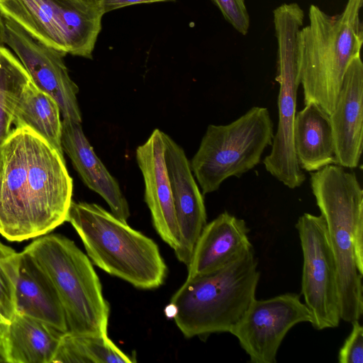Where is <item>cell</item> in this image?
Masks as SVG:
<instances>
[{"instance_id":"1","label":"cell","mask_w":363,"mask_h":363,"mask_svg":"<svg viewBox=\"0 0 363 363\" xmlns=\"http://www.w3.org/2000/svg\"><path fill=\"white\" fill-rule=\"evenodd\" d=\"M73 181L63 155L27 128H15L0 150V234L36 238L67 220Z\"/></svg>"},{"instance_id":"2","label":"cell","mask_w":363,"mask_h":363,"mask_svg":"<svg viewBox=\"0 0 363 363\" xmlns=\"http://www.w3.org/2000/svg\"><path fill=\"white\" fill-rule=\"evenodd\" d=\"M311 186L335 259L340 318L359 320L363 313V190L354 172L337 164L311 173Z\"/></svg>"},{"instance_id":"3","label":"cell","mask_w":363,"mask_h":363,"mask_svg":"<svg viewBox=\"0 0 363 363\" xmlns=\"http://www.w3.org/2000/svg\"><path fill=\"white\" fill-rule=\"evenodd\" d=\"M363 0H347L342 11L329 15L318 6L308 10V24L297 38L300 84L304 104L314 102L330 115L351 61L360 55Z\"/></svg>"},{"instance_id":"4","label":"cell","mask_w":363,"mask_h":363,"mask_svg":"<svg viewBox=\"0 0 363 363\" xmlns=\"http://www.w3.org/2000/svg\"><path fill=\"white\" fill-rule=\"evenodd\" d=\"M253 247L223 267L187 278L166 308L187 338L229 333L255 298L260 273Z\"/></svg>"},{"instance_id":"5","label":"cell","mask_w":363,"mask_h":363,"mask_svg":"<svg viewBox=\"0 0 363 363\" xmlns=\"http://www.w3.org/2000/svg\"><path fill=\"white\" fill-rule=\"evenodd\" d=\"M91 262L141 289L161 286L167 267L157 243L96 203L72 201L67 220Z\"/></svg>"},{"instance_id":"6","label":"cell","mask_w":363,"mask_h":363,"mask_svg":"<svg viewBox=\"0 0 363 363\" xmlns=\"http://www.w3.org/2000/svg\"><path fill=\"white\" fill-rule=\"evenodd\" d=\"M53 284L62 303L67 333L107 335L110 308L92 262L67 237L48 234L25 247Z\"/></svg>"},{"instance_id":"7","label":"cell","mask_w":363,"mask_h":363,"mask_svg":"<svg viewBox=\"0 0 363 363\" xmlns=\"http://www.w3.org/2000/svg\"><path fill=\"white\" fill-rule=\"evenodd\" d=\"M274 134L269 111L260 106L228 125H209L190 162L203 195L257 166L265 148L272 145Z\"/></svg>"},{"instance_id":"8","label":"cell","mask_w":363,"mask_h":363,"mask_svg":"<svg viewBox=\"0 0 363 363\" xmlns=\"http://www.w3.org/2000/svg\"><path fill=\"white\" fill-rule=\"evenodd\" d=\"M304 16L303 10L297 3H284L273 11L277 41L275 79L279 84V121L271 152L264 157L263 164L271 175L291 189L301 186L306 179L294 146V123L300 85L297 38Z\"/></svg>"},{"instance_id":"9","label":"cell","mask_w":363,"mask_h":363,"mask_svg":"<svg viewBox=\"0 0 363 363\" xmlns=\"http://www.w3.org/2000/svg\"><path fill=\"white\" fill-rule=\"evenodd\" d=\"M0 12L43 43L88 59L104 14L99 0H0Z\"/></svg>"},{"instance_id":"10","label":"cell","mask_w":363,"mask_h":363,"mask_svg":"<svg viewBox=\"0 0 363 363\" xmlns=\"http://www.w3.org/2000/svg\"><path fill=\"white\" fill-rule=\"evenodd\" d=\"M303 252L301 294L318 330L337 328L340 311L335 259L321 215L305 213L296 224Z\"/></svg>"},{"instance_id":"11","label":"cell","mask_w":363,"mask_h":363,"mask_svg":"<svg viewBox=\"0 0 363 363\" xmlns=\"http://www.w3.org/2000/svg\"><path fill=\"white\" fill-rule=\"evenodd\" d=\"M311 322V315L300 296L287 293L256 298L229 333L238 340L252 363H275L287 333L298 323Z\"/></svg>"},{"instance_id":"12","label":"cell","mask_w":363,"mask_h":363,"mask_svg":"<svg viewBox=\"0 0 363 363\" xmlns=\"http://www.w3.org/2000/svg\"><path fill=\"white\" fill-rule=\"evenodd\" d=\"M4 43L16 53L40 90L57 103L64 120L82 123L77 85L70 78L65 54L32 37L18 24L4 16Z\"/></svg>"},{"instance_id":"13","label":"cell","mask_w":363,"mask_h":363,"mask_svg":"<svg viewBox=\"0 0 363 363\" xmlns=\"http://www.w3.org/2000/svg\"><path fill=\"white\" fill-rule=\"evenodd\" d=\"M164 138V160L179 233V245L174 252L178 260L187 266L195 244L206 224L203 195L183 148L166 133Z\"/></svg>"},{"instance_id":"14","label":"cell","mask_w":363,"mask_h":363,"mask_svg":"<svg viewBox=\"0 0 363 363\" xmlns=\"http://www.w3.org/2000/svg\"><path fill=\"white\" fill-rule=\"evenodd\" d=\"M164 133L155 129L147 141L138 147L135 157L145 184V201L160 238L174 251L179 233L169 175L164 160Z\"/></svg>"},{"instance_id":"15","label":"cell","mask_w":363,"mask_h":363,"mask_svg":"<svg viewBox=\"0 0 363 363\" xmlns=\"http://www.w3.org/2000/svg\"><path fill=\"white\" fill-rule=\"evenodd\" d=\"M336 163L359 166L363 144V64L360 55L350 63L335 108L330 115Z\"/></svg>"},{"instance_id":"16","label":"cell","mask_w":363,"mask_h":363,"mask_svg":"<svg viewBox=\"0 0 363 363\" xmlns=\"http://www.w3.org/2000/svg\"><path fill=\"white\" fill-rule=\"evenodd\" d=\"M244 220L224 211L203 228L186 266L187 278L215 272L252 247Z\"/></svg>"},{"instance_id":"17","label":"cell","mask_w":363,"mask_h":363,"mask_svg":"<svg viewBox=\"0 0 363 363\" xmlns=\"http://www.w3.org/2000/svg\"><path fill=\"white\" fill-rule=\"evenodd\" d=\"M62 122L63 152L71 160L82 180L105 200L114 216L127 222L130 216L128 201L116 179L96 155L81 123L64 119Z\"/></svg>"},{"instance_id":"18","label":"cell","mask_w":363,"mask_h":363,"mask_svg":"<svg viewBox=\"0 0 363 363\" xmlns=\"http://www.w3.org/2000/svg\"><path fill=\"white\" fill-rule=\"evenodd\" d=\"M16 313L45 322L67 333L65 312L50 279L23 250L20 252L16 286Z\"/></svg>"},{"instance_id":"19","label":"cell","mask_w":363,"mask_h":363,"mask_svg":"<svg viewBox=\"0 0 363 363\" xmlns=\"http://www.w3.org/2000/svg\"><path fill=\"white\" fill-rule=\"evenodd\" d=\"M294 146L299 166L306 171L337 164L330 115L317 104H306L296 113Z\"/></svg>"},{"instance_id":"20","label":"cell","mask_w":363,"mask_h":363,"mask_svg":"<svg viewBox=\"0 0 363 363\" xmlns=\"http://www.w3.org/2000/svg\"><path fill=\"white\" fill-rule=\"evenodd\" d=\"M64 333L50 324L16 313L3 344L9 363H51Z\"/></svg>"},{"instance_id":"21","label":"cell","mask_w":363,"mask_h":363,"mask_svg":"<svg viewBox=\"0 0 363 363\" xmlns=\"http://www.w3.org/2000/svg\"><path fill=\"white\" fill-rule=\"evenodd\" d=\"M60 116V110L55 100L30 81L16 104L13 124L15 128H27L33 130L63 155Z\"/></svg>"},{"instance_id":"22","label":"cell","mask_w":363,"mask_h":363,"mask_svg":"<svg viewBox=\"0 0 363 363\" xmlns=\"http://www.w3.org/2000/svg\"><path fill=\"white\" fill-rule=\"evenodd\" d=\"M133 363L107 335H62L52 363Z\"/></svg>"},{"instance_id":"23","label":"cell","mask_w":363,"mask_h":363,"mask_svg":"<svg viewBox=\"0 0 363 363\" xmlns=\"http://www.w3.org/2000/svg\"><path fill=\"white\" fill-rule=\"evenodd\" d=\"M30 81L20 60L9 49L0 46V150L11 133L20 96Z\"/></svg>"},{"instance_id":"24","label":"cell","mask_w":363,"mask_h":363,"mask_svg":"<svg viewBox=\"0 0 363 363\" xmlns=\"http://www.w3.org/2000/svg\"><path fill=\"white\" fill-rule=\"evenodd\" d=\"M20 252L0 241V340L16 313V286ZM4 345V344H3Z\"/></svg>"},{"instance_id":"25","label":"cell","mask_w":363,"mask_h":363,"mask_svg":"<svg viewBox=\"0 0 363 363\" xmlns=\"http://www.w3.org/2000/svg\"><path fill=\"white\" fill-rule=\"evenodd\" d=\"M219 9L225 20L241 35L250 28V16L245 0H211Z\"/></svg>"},{"instance_id":"26","label":"cell","mask_w":363,"mask_h":363,"mask_svg":"<svg viewBox=\"0 0 363 363\" xmlns=\"http://www.w3.org/2000/svg\"><path fill=\"white\" fill-rule=\"evenodd\" d=\"M351 323L352 330L338 353L340 363L363 362V328L357 320Z\"/></svg>"},{"instance_id":"27","label":"cell","mask_w":363,"mask_h":363,"mask_svg":"<svg viewBox=\"0 0 363 363\" xmlns=\"http://www.w3.org/2000/svg\"><path fill=\"white\" fill-rule=\"evenodd\" d=\"M172 1L174 0H99V2L105 14L113 10L135 4Z\"/></svg>"},{"instance_id":"28","label":"cell","mask_w":363,"mask_h":363,"mask_svg":"<svg viewBox=\"0 0 363 363\" xmlns=\"http://www.w3.org/2000/svg\"><path fill=\"white\" fill-rule=\"evenodd\" d=\"M4 44V16L0 12V46Z\"/></svg>"},{"instance_id":"29","label":"cell","mask_w":363,"mask_h":363,"mask_svg":"<svg viewBox=\"0 0 363 363\" xmlns=\"http://www.w3.org/2000/svg\"><path fill=\"white\" fill-rule=\"evenodd\" d=\"M0 362H7L4 345L0 340Z\"/></svg>"}]
</instances>
